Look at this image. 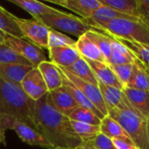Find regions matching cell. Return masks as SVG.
I'll use <instances>...</instances> for the list:
<instances>
[{
    "label": "cell",
    "mask_w": 149,
    "mask_h": 149,
    "mask_svg": "<svg viewBox=\"0 0 149 149\" xmlns=\"http://www.w3.org/2000/svg\"><path fill=\"white\" fill-rule=\"evenodd\" d=\"M100 2L101 4L110 7L121 13L140 18L136 0H100Z\"/></svg>",
    "instance_id": "27"
},
{
    "label": "cell",
    "mask_w": 149,
    "mask_h": 149,
    "mask_svg": "<svg viewBox=\"0 0 149 149\" xmlns=\"http://www.w3.org/2000/svg\"><path fill=\"white\" fill-rule=\"evenodd\" d=\"M86 60L90 65V67L92 68L99 82H101L109 86H113V87L123 90L124 86L119 80V79L113 72L112 67L107 63L93 61V60H89V59H86Z\"/></svg>",
    "instance_id": "14"
},
{
    "label": "cell",
    "mask_w": 149,
    "mask_h": 149,
    "mask_svg": "<svg viewBox=\"0 0 149 149\" xmlns=\"http://www.w3.org/2000/svg\"><path fill=\"white\" fill-rule=\"evenodd\" d=\"M112 141L116 149H139L131 141L120 140V139H114Z\"/></svg>",
    "instance_id": "38"
},
{
    "label": "cell",
    "mask_w": 149,
    "mask_h": 149,
    "mask_svg": "<svg viewBox=\"0 0 149 149\" xmlns=\"http://www.w3.org/2000/svg\"><path fill=\"white\" fill-rule=\"evenodd\" d=\"M76 49L79 52L80 56L86 59L107 63L99 47L86 34L77 39Z\"/></svg>",
    "instance_id": "21"
},
{
    "label": "cell",
    "mask_w": 149,
    "mask_h": 149,
    "mask_svg": "<svg viewBox=\"0 0 149 149\" xmlns=\"http://www.w3.org/2000/svg\"><path fill=\"white\" fill-rule=\"evenodd\" d=\"M24 93L32 100H38L48 93L46 84L37 66L33 67L24 78L20 84Z\"/></svg>",
    "instance_id": "10"
},
{
    "label": "cell",
    "mask_w": 149,
    "mask_h": 149,
    "mask_svg": "<svg viewBox=\"0 0 149 149\" xmlns=\"http://www.w3.org/2000/svg\"><path fill=\"white\" fill-rule=\"evenodd\" d=\"M77 40L70 38L69 36L62 33L60 31L50 29L48 37V46L52 47H60V46H73L76 47Z\"/></svg>",
    "instance_id": "33"
},
{
    "label": "cell",
    "mask_w": 149,
    "mask_h": 149,
    "mask_svg": "<svg viewBox=\"0 0 149 149\" xmlns=\"http://www.w3.org/2000/svg\"><path fill=\"white\" fill-rule=\"evenodd\" d=\"M127 87L149 91V68L139 59L135 58L131 78L127 85Z\"/></svg>",
    "instance_id": "20"
},
{
    "label": "cell",
    "mask_w": 149,
    "mask_h": 149,
    "mask_svg": "<svg viewBox=\"0 0 149 149\" xmlns=\"http://www.w3.org/2000/svg\"><path fill=\"white\" fill-rule=\"evenodd\" d=\"M0 114L33 126L31 99L20 86L0 79Z\"/></svg>",
    "instance_id": "2"
},
{
    "label": "cell",
    "mask_w": 149,
    "mask_h": 149,
    "mask_svg": "<svg viewBox=\"0 0 149 149\" xmlns=\"http://www.w3.org/2000/svg\"><path fill=\"white\" fill-rule=\"evenodd\" d=\"M68 118L71 120H75L94 126H100L101 123V120L98 116H96L90 110L82 107H78L76 109H74L68 116Z\"/></svg>",
    "instance_id": "31"
},
{
    "label": "cell",
    "mask_w": 149,
    "mask_h": 149,
    "mask_svg": "<svg viewBox=\"0 0 149 149\" xmlns=\"http://www.w3.org/2000/svg\"><path fill=\"white\" fill-rule=\"evenodd\" d=\"M4 129L0 122V144H5V138H4Z\"/></svg>",
    "instance_id": "40"
},
{
    "label": "cell",
    "mask_w": 149,
    "mask_h": 149,
    "mask_svg": "<svg viewBox=\"0 0 149 149\" xmlns=\"http://www.w3.org/2000/svg\"><path fill=\"white\" fill-rule=\"evenodd\" d=\"M116 40L123 44L134 56L137 59H139L141 62L145 64L149 68V45L148 44H143L130 40H126L119 38H114Z\"/></svg>",
    "instance_id": "29"
},
{
    "label": "cell",
    "mask_w": 149,
    "mask_h": 149,
    "mask_svg": "<svg viewBox=\"0 0 149 149\" xmlns=\"http://www.w3.org/2000/svg\"><path fill=\"white\" fill-rule=\"evenodd\" d=\"M134 60L125 56L124 54H122L116 49L112 48L111 56L107 63L110 65H126V64H134Z\"/></svg>",
    "instance_id": "36"
},
{
    "label": "cell",
    "mask_w": 149,
    "mask_h": 149,
    "mask_svg": "<svg viewBox=\"0 0 149 149\" xmlns=\"http://www.w3.org/2000/svg\"><path fill=\"white\" fill-rule=\"evenodd\" d=\"M88 143L97 149H116L113 143V141L101 133H100Z\"/></svg>",
    "instance_id": "35"
},
{
    "label": "cell",
    "mask_w": 149,
    "mask_h": 149,
    "mask_svg": "<svg viewBox=\"0 0 149 149\" xmlns=\"http://www.w3.org/2000/svg\"><path fill=\"white\" fill-rule=\"evenodd\" d=\"M58 69L61 72V73L65 77H66V79L69 81H71L77 88H79L84 93V95L99 109V111L105 117L108 115L107 105L104 101V99L102 97V94H101L98 86L90 84L88 82H86V81L79 79L78 77L70 73L69 72H67L65 69H64L62 67H58Z\"/></svg>",
    "instance_id": "9"
},
{
    "label": "cell",
    "mask_w": 149,
    "mask_h": 149,
    "mask_svg": "<svg viewBox=\"0 0 149 149\" xmlns=\"http://www.w3.org/2000/svg\"><path fill=\"white\" fill-rule=\"evenodd\" d=\"M55 149H70V148H55Z\"/></svg>",
    "instance_id": "43"
},
{
    "label": "cell",
    "mask_w": 149,
    "mask_h": 149,
    "mask_svg": "<svg viewBox=\"0 0 149 149\" xmlns=\"http://www.w3.org/2000/svg\"><path fill=\"white\" fill-rule=\"evenodd\" d=\"M5 64H22L31 65L28 60L17 53L6 44L0 45V65Z\"/></svg>",
    "instance_id": "32"
},
{
    "label": "cell",
    "mask_w": 149,
    "mask_h": 149,
    "mask_svg": "<svg viewBox=\"0 0 149 149\" xmlns=\"http://www.w3.org/2000/svg\"><path fill=\"white\" fill-rule=\"evenodd\" d=\"M31 109L34 128L54 148L75 149L82 144L72 127L70 119L53 107L49 93L38 100H31Z\"/></svg>",
    "instance_id": "1"
},
{
    "label": "cell",
    "mask_w": 149,
    "mask_h": 149,
    "mask_svg": "<svg viewBox=\"0 0 149 149\" xmlns=\"http://www.w3.org/2000/svg\"><path fill=\"white\" fill-rule=\"evenodd\" d=\"M37 67L39 70L42 77L44 78V80L48 89V93L62 87V74L58 67L55 64L46 60L41 62Z\"/></svg>",
    "instance_id": "18"
},
{
    "label": "cell",
    "mask_w": 149,
    "mask_h": 149,
    "mask_svg": "<svg viewBox=\"0 0 149 149\" xmlns=\"http://www.w3.org/2000/svg\"><path fill=\"white\" fill-rule=\"evenodd\" d=\"M148 132H149V118H148Z\"/></svg>",
    "instance_id": "42"
},
{
    "label": "cell",
    "mask_w": 149,
    "mask_h": 149,
    "mask_svg": "<svg viewBox=\"0 0 149 149\" xmlns=\"http://www.w3.org/2000/svg\"><path fill=\"white\" fill-rule=\"evenodd\" d=\"M37 21L43 24L52 30L60 32H65L71 35L80 38L90 30H93L85 19L75 15L64 12L59 15H45L35 17Z\"/></svg>",
    "instance_id": "5"
},
{
    "label": "cell",
    "mask_w": 149,
    "mask_h": 149,
    "mask_svg": "<svg viewBox=\"0 0 149 149\" xmlns=\"http://www.w3.org/2000/svg\"><path fill=\"white\" fill-rule=\"evenodd\" d=\"M4 44L28 60L33 66H38L41 62L47 60L43 49L32 44L31 42H29L28 40L6 35L4 38Z\"/></svg>",
    "instance_id": "7"
},
{
    "label": "cell",
    "mask_w": 149,
    "mask_h": 149,
    "mask_svg": "<svg viewBox=\"0 0 149 149\" xmlns=\"http://www.w3.org/2000/svg\"><path fill=\"white\" fill-rule=\"evenodd\" d=\"M86 35L99 47L102 54L104 55L107 62L111 56L112 52V38L108 35L100 32L99 31L93 29L86 33ZM108 64V63H107Z\"/></svg>",
    "instance_id": "28"
},
{
    "label": "cell",
    "mask_w": 149,
    "mask_h": 149,
    "mask_svg": "<svg viewBox=\"0 0 149 149\" xmlns=\"http://www.w3.org/2000/svg\"><path fill=\"white\" fill-rule=\"evenodd\" d=\"M122 92L131 103V105L137 110V112L146 120L149 118V91L134 89L130 87H124Z\"/></svg>",
    "instance_id": "16"
},
{
    "label": "cell",
    "mask_w": 149,
    "mask_h": 149,
    "mask_svg": "<svg viewBox=\"0 0 149 149\" xmlns=\"http://www.w3.org/2000/svg\"><path fill=\"white\" fill-rule=\"evenodd\" d=\"M35 66L22 64L0 65V79L20 86L25 75Z\"/></svg>",
    "instance_id": "19"
},
{
    "label": "cell",
    "mask_w": 149,
    "mask_h": 149,
    "mask_svg": "<svg viewBox=\"0 0 149 149\" xmlns=\"http://www.w3.org/2000/svg\"><path fill=\"white\" fill-rule=\"evenodd\" d=\"M48 52L51 62L58 67L66 68L81 58L76 47L73 46L52 47L48 49Z\"/></svg>",
    "instance_id": "13"
},
{
    "label": "cell",
    "mask_w": 149,
    "mask_h": 149,
    "mask_svg": "<svg viewBox=\"0 0 149 149\" xmlns=\"http://www.w3.org/2000/svg\"><path fill=\"white\" fill-rule=\"evenodd\" d=\"M71 124L74 132L81 140L82 143H88L100 133V126L90 125L75 120H71Z\"/></svg>",
    "instance_id": "30"
},
{
    "label": "cell",
    "mask_w": 149,
    "mask_h": 149,
    "mask_svg": "<svg viewBox=\"0 0 149 149\" xmlns=\"http://www.w3.org/2000/svg\"><path fill=\"white\" fill-rule=\"evenodd\" d=\"M50 3L63 6L78 14L81 18L89 19L102 4L100 0H47Z\"/></svg>",
    "instance_id": "12"
},
{
    "label": "cell",
    "mask_w": 149,
    "mask_h": 149,
    "mask_svg": "<svg viewBox=\"0 0 149 149\" xmlns=\"http://www.w3.org/2000/svg\"><path fill=\"white\" fill-rule=\"evenodd\" d=\"M75 149H97L94 148L93 145L89 144V143H82L79 146H78Z\"/></svg>",
    "instance_id": "39"
},
{
    "label": "cell",
    "mask_w": 149,
    "mask_h": 149,
    "mask_svg": "<svg viewBox=\"0 0 149 149\" xmlns=\"http://www.w3.org/2000/svg\"><path fill=\"white\" fill-rule=\"evenodd\" d=\"M13 4L20 7L28 13H30L33 18L39 16L45 15H59L64 13L56 8L51 7L42 2L37 0H9Z\"/></svg>",
    "instance_id": "17"
},
{
    "label": "cell",
    "mask_w": 149,
    "mask_h": 149,
    "mask_svg": "<svg viewBox=\"0 0 149 149\" xmlns=\"http://www.w3.org/2000/svg\"><path fill=\"white\" fill-rule=\"evenodd\" d=\"M17 23L24 38L41 49H49L48 37L50 29L36 19L17 17Z\"/></svg>",
    "instance_id": "8"
},
{
    "label": "cell",
    "mask_w": 149,
    "mask_h": 149,
    "mask_svg": "<svg viewBox=\"0 0 149 149\" xmlns=\"http://www.w3.org/2000/svg\"><path fill=\"white\" fill-rule=\"evenodd\" d=\"M5 36H6V34H5V33H3L2 31H0V45H2V44H3V43H4Z\"/></svg>",
    "instance_id": "41"
},
{
    "label": "cell",
    "mask_w": 149,
    "mask_h": 149,
    "mask_svg": "<svg viewBox=\"0 0 149 149\" xmlns=\"http://www.w3.org/2000/svg\"><path fill=\"white\" fill-rule=\"evenodd\" d=\"M100 127V133L105 134L111 140L120 139V140H124L133 142L130 137L122 128V127L116 120L112 119L109 115L104 117L101 120V123Z\"/></svg>",
    "instance_id": "24"
},
{
    "label": "cell",
    "mask_w": 149,
    "mask_h": 149,
    "mask_svg": "<svg viewBox=\"0 0 149 149\" xmlns=\"http://www.w3.org/2000/svg\"><path fill=\"white\" fill-rule=\"evenodd\" d=\"M17 17L0 6V31L6 35L24 39V37L17 23Z\"/></svg>",
    "instance_id": "25"
},
{
    "label": "cell",
    "mask_w": 149,
    "mask_h": 149,
    "mask_svg": "<svg viewBox=\"0 0 149 149\" xmlns=\"http://www.w3.org/2000/svg\"><path fill=\"white\" fill-rule=\"evenodd\" d=\"M118 18H124V19H135L137 17H134L131 16H128L127 14L121 13L118 10H115L110 7L101 5L97 10L94 11V13L92 15V17L89 19H86V22L90 24L93 23H106L109 22L113 19Z\"/></svg>",
    "instance_id": "26"
},
{
    "label": "cell",
    "mask_w": 149,
    "mask_h": 149,
    "mask_svg": "<svg viewBox=\"0 0 149 149\" xmlns=\"http://www.w3.org/2000/svg\"><path fill=\"white\" fill-rule=\"evenodd\" d=\"M140 18L149 24V0H136Z\"/></svg>",
    "instance_id": "37"
},
{
    "label": "cell",
    "mask_w": 149,
    "mask_h": 149,
    "mask_svg": "<svg viewBox=\"0 0 149 149\" xmlns=\"http://www.w3.org/2000/svg\"><path fill=\"white\" fill-rule=\"evenodd\" d=\"M49 96L53 107L66 117H68L74 109L79 107L72 96L63 86L49 92Z\"/></svg>",
    "instance_id": "15"
},
{
    "label": "cell",
    "mask_w": 149,
    "mask_h": 149,
    "mask_svg": "<svg viewBox=\"0 0 149 149\" xmlns=\"http://www.w3.org/2000/svg\"><path fill=\"white\" fill-rule=\"evenodd\" d=\"M119 79V80L122 83L124 87L127 86L132 72H133V68H134V64H126V65H110Z\"/></svg>",
    "instance_id": "34"
},
{
    "label": "cell",
    "mask_w": 149,
    "mask_h": 149,
    "mask_svg": "<svg viewBox=\"0 0 149 149\" xmlns=\"http://www.w3.org/2000/svg\"><path fill=\"white\" fill-rule=\"evenodd\" d=\"M0 122L4 130L11 129L16 132L22 141L31 146L48 149H55L53 146L33 127L19 121L12 117L0 114Z\"/></svg>",
    "instance_id": "6"
},
{
    "label": "cell",
    "mask_w": 149,
    "mask_h": 149,
    "mask_svg": "<svg viewBox=\"0 0 149 149\" xmlns=\"http://www.w3.org/2000/svg\"><path fill=\"white\" fill-rule=\"evenodd\" d=\"M108 115L116 120L139 149H149L148 120L129 109H107Z\"/></svg>",
    "instance_id": "4"
},
{
    "label": "cell",
    "mask_w": 149,
    "mask_h": 149,
    "mask_svg": "<svg viewBox=\"0 0 149 149\" xmlns=\"http://www.w3.org/2000/svg\"><path fill=\"white\" fill-rule=\"evenodd\" d=\"M100 91L102 94V97L104 99V101L107 105V109H120V110H124V109H129L131 111H134L140 114L137 110L131 105L122 90L107 86L101 82H99L98 85ZM141 115V114H140ZM142 117V116H141ZM145 119V118H144Z\"/></svg>",
    "instance_id": "11"
},
{
    "label": "cell",
    "mask_w": 149,
    "mask_h": 149,
    "mask_svg": "<svg viewBox=\"0 0 149 149\" xmlns=\"http://www.w3.org/2000/svg\"><path fill=\"white\" fill-rule=\"evenodd\" d=\"M64 69H65L70 73L73 74L74 76L78 77L79 79L86 82H88L95 86L99 85V80L97 77L95 76L94 72H93L92 68L90 67L86 60L82 57L79 60H77L74 64Z\"/></svg>",
    "instance_id": "23"
},
{
    "label": "cell",
    "mask_w": 149,
    "mask_h": 149,
    "mask_svg": "<svg viewBox=\"0 0 149 149\" xmlns=\"http://www.w3.org/2000/svg\"><path fill=\"white\" fill-rule=\"evenodd\" d=\"M62 74V73H61ZM62 80H63V87L72 96V98L75 100V101L78 103L79 107H82L84 108H86L90 110L92 113H93L96 116H98L100 120H102L105 116L99 111V109L84 95V93L77 88L71 81H69L66 77H65L62 74Z\"/></svg>",
    "instance_id": "22"
},
{
    "label": "cell",
    "mask_w": 149,
    "mask_h": 149,
    "mask_svg": "<svg viewBox=\"0 0 149 149\" xmlns=\"http://www.w3.org/2000/svg\"><path fill=\"white\" fill-rule=\"evenodd\" d=\"M89 25L110 37L149 45V24L140 18H118L106 23H93Z\"/></svg>",
    "instance_id": "3"
}]
</instances>
